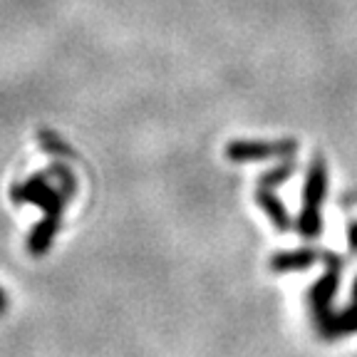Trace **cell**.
Wrapping results in <instances>:
<instances>
[{
    "instance_id": "4",
    "label": "cell",
    "mask_w": 357,
    "mask_h": 357,
    "mask_svg": "<svg viewBox=\"0 0 357 357\" xmlns=\"http://www.w3.org/2000/svg\"><path fill=\"white\" fill-rule=\"evenodd\" d=\"M320 330L325 337H342L347 333H357V305L340 315H325L320 318Z\"/></svg>"
},
{
    "instance_id": "2",
    "label": "cell",
    "mask_w": 357,
    "mask_h": 357,
    "mask_svg": "<svg viewBox=\"0 0 357 357\" xmlns=\"http://www.w3.org/2000/svg\"><path fill=\"white\" fill-rule=\"evenodd\" d=\"M296 151V142H234L226 154L231 162H263L273 156H290Z\"/></svg>"
},
{
    "instance_id": "1",
    "label": "cell",
    "mask_w": 357,
    "mask_h": 357,
    "mask_svg": "<svg viewBox=\"0 0 357 357\" xmlns=\"http://www.w3.org/2000/svg\"><path fill=\"white\" fill-rule=\"evenodd\" d=\"M325 189H328V169H325L323 156H315L310 172H307L305 201H303V213H301V234L305 238H312V236H318L323 231L320 206H323Z\"/></svg>"
},
{
    "instance_id": "5",
    "label": "cell",
    "mask_w": 357,
    "mask_h": 357,
    "mask_svg": "<svg viewBox=\"0 0 357 357\" xmlns=\"http://www.w3.org/2000/svg\"><path fill=\"white\" fill-rule=\"evenodd\" d=\"M258 204L263 206V211L271 216V221L278 226V229H290V218H288V211H285V206L280 204L278 199L273 196V191L268 189V186H261L258 189Z\"/></svg>"
},
{
    "instance_id": "3",
    "label": "cell",
    "mask_w": 357,
    "mask_h": 357,
    "mask_svg": "<svg viewBox=\"0 0 357 357\" xmlns=\"http://www.w3.org/2000/svg\"><path fill=\"white\" fill-rule=\"evenodd\" d=\"M323 258L328 261V273L310 290V303H312V310H315V318L330 315V303H333L335 290L340 285V261L333 253H323Z\"/></svg>"
},
{
    "instance_id": "7",
    "label": "cell",
    "mask_w": 357,
    "mask_h": 357,
    "mask_svg": "<svg viewBox=\"0 0 357 357\" xmlns=\"http://www.w3.org/2000/svg\"><path fill=\"white\" fill-rule=\"evenodd\" d=\"M347 238H350V251L357 253V221L350 223V236Z\"/></svg>"
},
{
    "instance_id": "8",
    "label": "cell",
    "mask_w": 357,
    "mask_h": 357,
    "mask_svg": "<svg viewBox=\"0 0 357 357\" xmlns=\"http://www.w3.org/2000/svg\"><path fill=\"white\" fill-rule=\"evenodd\" d=\"M352 298H355V305H357V280H355V288H352Z\"/></svg>"
},
{
    "instance_id": "6",
    "label": "cell",
    "mask_w": 357,
    "mask_h": 357,
    "mask_svg": "<svg viewBox=\"0 0 357 357\" xmlns=\"http://www.w3.org/2000/svg\"><path fill=\"white\" fill-rule=\"evenodd\" d=\"M318 261V251H290V253H280L273 258V271H296V268H307Z\"/></svg>"
}]
</instances>
